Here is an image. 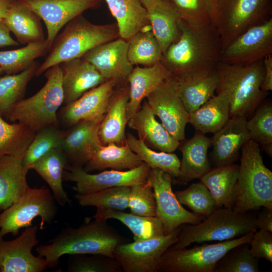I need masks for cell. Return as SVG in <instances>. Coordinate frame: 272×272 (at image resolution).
I'll return each mask as SVG.
<instances>
[{
  "mask_svg": "<svg viewBox=\"0 0 272 272\" xmlns=\"http://www.w3.org/2000/svg\"><path fill=\"white\" fill-rule=\"evenodd\" d=\"M180 34L163 54L161 61L175 77L216 69L222 52L215 27L191 26L181 19Z\"/></svg>",
  "mask_w": 272,
  "mask_h": 272,
  "instance_id": "1",
  "label": "cell"
},
{
  "mask_svg": "<svg viewBox=\"0 0 272 272\" xmlns=\"http://www.w3.org/2000/svg\"><path fill=\"white\" fill-rule=\"evenodd\" d=\"M124 243V238L106 221L94 219L90 222L86 218L78 228L62 229L48 244L37 246L36 251L44 258L48 267H53L66 254H99L113 257L115 247Z\"/></svg>",
  "mask_w": 272,
  "mask_h": 272,
  "instance_id": "2",
  "label": "cell"
},
{
  "mask_svg": "<svg viewBox=\"0 0 272 272\" xmlns=\"http://www.w3.org/2000/svg\"><path fill=\"white\" fill-rule=\"evenodd\" d=\"M217 70L219 81L216 92L223 93L227 97L230 117L247 118L268 93L261 89L264 74L263 60L246 64L220 61Z\"/></svg>",
  "mask_w": 272,
  "mask_h": 272,
  "instance_id": "3",
  "label": "cell"
},
{
  "mask_svg": "<svg viewBox=\"0 0 272 272\" xmlns=\"http://www.w3.org/2000/svg\"><path fill=\"white\" fill-rule=\"evenodd\" d=\"M119 37L116 24H94L80 15L66 24L57 35L49 54L38 66L35 76H39L56 64L81 58L97 46Z\"/></svg>",
  "mask_w": 272,
  "mask_h": 272,
  "instance_id": "4",
  "label": "cell"
},
{
  "mask_svg": "<svg viewBox=\"0 0 272 272\" xmlns=\"http://www.w3.org/2000/svg\"><path fill=\"white\" fill-rule=\"evenodd\" d=\"M241 152L232 209L240 213L261 207L272 209V172L263 163L260 147L250 140L244 145Z\"/></svg>",
  "mask_w": 272,
  "mask_h": 272,
  "instance_id": "5",
  "label": "cell"
},
{
  "mask_svg": "<svg viewBox=\"0 0 272 272\" xmlns=\"http://www.w3.org/2000/svg\"><path fill=\"white\" fill-rule=\"evenodd\" d=\"M257 230L256 215L250 212L240 213L232 209L216 208L196 224L183 225L172 249L185 248L194 243L237 238Z\"/></svg>",
  "mask_w": 272,
  "mask_h": 272,
  "instance_id": "6",
  "label": "cell"
},
{
  "mask_svg": "<svg viewBox=\"0 0 272 272\" xmlns=\"http://www.w3.org/2000/svg\"><path fill=\"white\" fill-rule=\"evenodd\" d=\"M47 81L32 96L22 99L11 108L6 117L35 132L48 126H59L57 111L63 103L64 94L59 64L45 71Z\"/></svg>",
  "mask_w": 272,
  "mask_h": 272,
  "instance_id": "7",
  "label": "cell"
},
{
  "mask_svg": "<svg viewBox=\"0 0 272 272\" xmlns=\"http://www.w3.org/2000/svg\"><path fill=\"white\" fill-rule=\"evenodd\" d=\"M271 13L272 0H216L213 25L222 51L248 29L272 18Z\"/></svg>",
  "mask_w": 272,
  "mask_h": 272,
  "instance_id": "8",
  "label": "cell"
},
{
  "mask_svg": "<svg viewBox=\"0 0 272 272\" xmlns=\"http://www.w3.org/2000/svg\"><path fill=\"white\" fill-rule=\"evenodd\" d=\"M56 201L50 189L42 186L29 187L13 204L0 214V237L11 234L17 236L20 230L32 226L33 220L41 219L40 229L50 224L58 211Z\"/></svg>",
  "mask_w": 272,
  "mask_h": 272,
  "instance_id": "9",
  "label": "cell"
},
{
  "mask_svg": "<svg viewBox=\"0 0 272 272\" xmlns=\"http://www.w3.org/2000/svg\"><path fill=\"white\" fill-rule=\"evenodd\" d=\"M255 232L237 238L190 248L169 247L161 257L158 271L214 272L217 263L227 252L239 244L249 243Z\"/></svg>",
  "mask_w": 272,
  "mask_h": 272,
  "instance_id": "10",
  "label": "cell"
},
{
  "mask_svg": "<svg viewBox=\"0 0 272 272\" xmlns=\"http://www.w3.org/2000/svg\"><path fill=\"white\" fill-rule=\"evenodd\" d=\"M182 226L167 235L119 245L113 257L124 272H158L162 255L176 242Z\"/></svg>",
  "mask_w": 272,
  "mask_h": 272,
  "instance_id": "11",
  "label": "cell"
},
{
  "mask_svg": "<svg viewBox=\"0 0 272 272\" xmlns=\"http://www.w3.org/2000/svg\"><path fill=\"white\" fill-rule=\"evenodd\" d=\"M172 179L169 174L159 169H151L147 177L155 194L156 217L161 221L165 235L181 225L197 224L205 218L183 207L172 191Z\"/></svg>",
  "mask_w": 272,
  "mask_h": 272,
  "instance_id": "12",
  "label": "cell"
},
{
  "mask_svg": "<svg viewBox=\"0 0 272 272\" xmlns=\"http://www.w3.org/2000/svg\"><path fill=\"white\" fill-rule=\"evenodd\" d=\"M146 98L167 130L179 141L184 140L189 113L179 96L176 78L172 75L165 80Z\"/></svg>",
  "mask_w": 272,
  "mask_h": 272,
  "instance_id": "13",
  "label": "cell"
},
{
  "mask_svg": "<svg viewBox=\"0 0 272 272\" xmlns=\"http://www.w3.org/2000/svg\"><path fill=\"white\" fill-rule=\"evenodd\" d=\"M151 168L143 162L139 166L124 171L110 170L90 174L83 167L67 165L63 174V180L76 183L74 190L79 194H87L99 190L123 186H132L143 182Z\"/></svg>",
  "mask_w": 272,
  "mask_h": 272,
  "instance_id": "14",
  "label": "cell"
},
{
  "mask_svg": "<svg viewBox=\"0 0 272 272\" xmlns=\"http://www.w3.org/2000/svg\"><path fill=\"white\" fill-rule=\"evenodd\" d=\"M37 230V225L31 226L14 240L0 237V272H41L48 267L44 258L32 253L39 243Z\"/></svg>",
  "mask_w": 272,
  "mask_h": 272,
  "instance_id": "15",
  "label": "cell"
},
{
  "mask_svg": "<svg viewBox=\"0 0 272 272\" xmlns=\"http://www.w3.org/2000/svg\"><path fill=\"white\" fill-rule=\"evenodd\" d=\"M272 54V18L254 26L233 40L221 52L220 61L246 64Z\"/></svg>",
  "mask_w": 272,
  "mask_h": 272,
  "instance_id": "16",
  "label": "cell"
},
{
  "mask_svg": "<svg viewBox=\"0 0 272 272\" xmlns=\"http://www.w3.org/2000/svg\"><path fill=\"white\" fill-rule=\"evenodd\" d=\"M42 19L47 29L45 39L50 50L62 28L85 11L95 8L100 0H20Z\"/></svg>",
  "mask_w": 272,
  "mask_h": 272,
  "instance_id": "17",
  "label": "cell"
},
{
  "mask_svg": "<svg viewBox=\"0 0 272 272\" xmlns=\"http://www.w3.org/2000/svg\"><path fill=\"white\" fill-rule=\"evenodd\" d=\"M117 86H120L114 81H107L65 105L58 115L59 123L70 127L81 120L102 121Z\"/></svg>",
  "mask_w": 272,
  "mask_h": 272,
  "instance_id": "18",
  "label": "cell"
},
{
  "mask_svg": "<svg viewBox=\"0 0 272 272\" xmlns=\"http://www.w3.org/2000/svg\"><path fill=\"white\" fill-rule=\"evenodd\" d=\"M128 41L119 37L92 48L82 57L93 64L106 81L127 83L133 65L127 57Z\"/></svg>",
  "mask_w": 272,
  "mask_h": 272,
  "instance_id": "19",
  "label": "cell"
},
{
  "mask_svg": "<svg viewBox=\"0 0 272 272\" xmlns=\"http://www.w3.org/2000/svg\"><path fill=\"white\" fill-rule=\"evenodd\" d=\"M101 121L81 120L64 130L60 148L70 166L83 168L102 144L98 134Z\"/></svg>",
  "mask_w": 272,
  "mask_h": 272,
  "instance_id": "20",
  "label": "cell"
},
{
  "mask_svg": "<svg viewBox=\"0 0 272 272\" xmlns=\"http://www.w3.org/2000/svg\"><path fill=\"white\" fill-rule=\"evenodd\" d=\"M247 118L231 117L227 123L211 138L212 160L215 167L234 164L244 145L250 140Z\"/></svg>",
  "mask_w": 272,
  "mask_h": 272,
  "instance_id": "21",
  "label": "cell"
},
{
  "mask_svg": "<svg viewBox=\"0 0 272 272\" xmlns=\"http://www.w3.org/2000/svg\"><path fill=\"white\" fill-rule=\"evenodd\" d=\"M64 94V105L107 81L96 68L82 57L59 64Z\"/></svg>",
  "mask_w": 272,
  "mask_h": 272,
  "instance_id": "22",
  "label": "cell"
},
{
  "mask_svg": "<svg viewBox=\"0 0 272 272\" xmlns=\"http://www.w3.org/2000/svg\"><path fill=\"white\" fill-rule=\"evenodd\" d=\"M155 116L145 100L127 124L138 132L139 139L150 148L166 153L174 152L180 142L174 138Z\"/></svg>",
  "mask_w": 272,
  "mask_h": 272,
  "instance_id": "23",
  "label": "cell"
},
{
  "mask_svg": "<svg viewBox=\"0 0 272 272\" xmlns=\"http://www.w3.org/2000/svg\"><path fill=\"white\" fill-rule=\"evenodd\" d=\"M180 142L178 148L182 153L178 176L176 182L185 184L199 179L211 169L208 152L212 146L211 138L196 130L193 137Z\"/></svg>",
  "mask_w": 272,
  "mask_h": 272,
  "instance_id": "24",
  "label": "cell"
},
{
  "mask_svg": "<svg viewBox=\"0 0 272 272\" xmlns=\"http://www.w3.org/2000/svg\"><path fill=\"white\" fill-rule=\"evenodd\" d=\"M172 75L161 61L150 66L133 68L127 79L129 100L127 120L140 109L143 100Z\"/></svg>",
  "mask_w": 272,
  "mask_h": 272,
  "instance_id": "25",
  "label": "cell"
},
{
  "mask_svg": "<svg viewBox=\"0 0 272 272\" xmlns=\"http://www.w3.org/2000/svg\"><path fill=\"white\" fill-rule=\"evenodd\" d=\"M175 77L179 96L189 114L214 95L219 81L217 67Z\"/></svg>",
  "mask_w": 272,
  "mask_h": 272,
  "instance_id": "26",
  "label": "cell"
},
{
  "mask_svg": "<svg viewBox=\"0 0 272 272\" xmlns=\"http://www.w3.org/2000/svg\"><path fill=\"white\" fill-rule=\"evenodd\" d=\"M129 100V86H119L111 99L107 112L98 129V137L103 145L114 143L121 146L126 143L125 126Z\"/></svg>",
  "mask_w": 272,
  "mask_h": 272,
  "instance_id": "27",
  "label": "cell"
},
{
  "mask_svg": "<svg viewBox=\"0 0 272 272\" xmlns=\"http://www.w3.org/2000/svg\"><path fill=\"white\" fill-rule=\"evenodd\" d=\"M28 171L22 157L6 155L0 158V212L16 202L29 187Z\"/></svg>",
  "mask_w": 272,
  "mask_h": 272,
  "instance_id": "28",
  "label": "cell"
},
{
  "mask_svg": "<svg viewBox=\"0 0 272 272\" xmlns=\"http://www.w3.org/2000/svg\"><path fill=\"white\" fill-rule=\"evenodd\" d=\"M143 163L126 141L125 144L121 146L114 143L99 145L83 169L87 172L106 168L124 171L137 167Z\"/></svg>",
  "mask_w": 272,
  "mask_h": 272,
  "instance_id": "29",
  "label": "cell"
},
{
  "mask_svg": "<svg viewBox=\"0 0 272 272\" xmlns=\"http://www.w3.org/2000/svg\"><path fill=\"white\" fill-rule=\"evenodd\" d=\"M19 43H29L44 40L41 18L20 0H16L3 20Z\"/></svg>",
  "mask_w": 272,
  "mask_h": 272,
  "instance_id": "30",
  "label": "cell"
},
{
  "mask_svg": "<svg viewBox=\"0 0 272 272\" xmlns=\"http://www.w3.org/2000/svg\"><path fill=\"white\" fill-rule=\"evenodd\" d=\"M68 165L60 148L54 149L36 160L30 167L47 183L59 205H71V200L63 189V174Z\"/></svg>",
  "mask_w": 272,
  "mask_h": 272,
  "instance_id": "31",
  "label": "cell"
},
{
  "mask_svg": "<svg viewBox=\"0 0 272 272\" xmlns=\"http://www.w3.org/2000/svg\"><path fill=\"white\" fill-rule=\"evenodd\" d=\"M239 165L215 167L199 179L209 190L217 208L232 209L235 199Z\"/></svg>",
  "mask_w": 272,
  "mask_h": 272,
  "instance_id": "32",
  "label": "cell"
},
{
  "mask_svg": "<svg viewBox=\"0 0 272 272\" xmlns=\"http://www.w3.org/2000/svg\"><path fill=\"white\" fill-rule=\"evenodd\" d=\"M147 14L152 32L163 54L179 37L180 17L168 0H160L147 10Z\"/></svg>",
  "mask_w": 272,
  "mask_h": 272,
  "instance_id": "33",
  "label": "cell"
},
{
  "mask_svg": "<svg viewBox=\"0 0 272 272\" xmlns=\"http://www.w3.org/2000/svg\"><path fill=\"white\" fill-rule=\"evenodd\" d=\"M116 21L119 37L128 41L150 25L146 8L139 0H105Z\"/></svg>",
  "mask_w": 272,
  "mask_h": 272,
  "instance_id": "34",
  "label": "cell"
},
{
  "mask_svg": "<svg viewBox=\"0 0 272 272\" xmlns=\"http://www.w3.org/2000/svg\"><path fill=\"white\" fill-rule=\"evenodd\" d=\"M230 118L229 103L223 93H218L189 114L188 123L205 134L220 130Z\"/></svg>",
  "mask_w": 272,
  "mask_h": 272,
  "instance_id": "35",
  "label": "cell"
},
{
  "mask_svg": "<svg viewBox=\"0 0 272 272\" xmlns=\"http://www.w3.org/2000/svg\"><path fill=\"white\" fill-rule=\"evenodd\" d=\"M91 219L106 221L117 220L132 232L135 241L147 240L165 235L161 221L156 217H145L111 209H97Z\"/></svg>",
  "mask_w": 272,
  "mask_h": 272,
  "instance_id": "36",
  "label": "cell"
},
{
  "mask_svg": "<svg viewBox=\"0 0 272 272\" xmlns=\"http://www.w3.org/2000/svg\"><path fill=\"white\" fill-rule=\"evenodd\" d=\"M35 61L27 69L16 74L0 76V114L6 116L13 106L23 99L27 85L38 66Z\"/></svg>",
  "mask_w": 272,
  "mask_h": 272,
  "instance_id": "37",
  "label": "cell"
},
{
  "mask_svg": "<svg viewBox=\"0 0 272 272\" xmlns=\"http://www.w3.org/2000/svg\"><path fill=\"white\" fill-rule=\"evenodd\" d=\"M127 57L132 65L150 66L162 60L163 53L152 30H141L128 41Z\"/></svg>",
  "mask_w": 272,
  "mask_h": 272,
  "instance_id": "38",
  "label": "cell"
},
{
  "mask_svg": "<svg viewBox=\"0 0 272 272\" xmlns=\"http://www.w3.org/2000/svg\"><path fill=\"white\" fill-rule=\"evenodd\" d=\"M35 133L20 123L7 122L0 114V158L6 155L23 157Z\"/></svg>",
  "mask_w": 272,
  "mask_h": 272,
  "instance_id": "39",
  "label": "cell"
},
{
  "mask_svg": "<svg viewBox=\"0 0 272 272\" xmlns=\"http://www.w3.org/2000/svg\"><path fill=\"white\" fill-rule=\"evenodd\" d=\"M126 141L130 149L151 169H160L169 174L173 178L178 176L180 160L175 154L156 152L130 133H127Z\"/></svg>",
  "mask_w": 272,
  "mask_h": 272,
  "instance_id": "40",
  "label": "cell"
},
{
  "mask_svg": "<svg viewBox=\"0 0 272 272\" xmlns=\"http://www.w3.org/2000/svg\"><path fill=\"white\" fill-rule=\"evenodd\" d=\"M48 51L45 40L28 44L17 49L0 51V66L6 74H18L30 67L36 58L44 56Z\"/></svg>",
  "mask_w": 272,
  "mask_h": 272,
  "instance_id": "41",
  "label": "cell"
},
{
  "mask_svg": "<svg viewBox=\"0 0 272 272\" xmlns=\"http://www.w3.org/2000/svg\"><path fill=\"white\" fill-rule=\"evenodd\" d=\"M246 126L250 140L256 143L269 157L272 156V104L265 99L247 119Z\"/></svg>",
  "mask_w": 272,
  "mask_h": 272,
  "instance_id": "42",
  "label": "cell"
},
{
  "mask_svg": "<svg viewBox=\"0 0 272 272\" xmlns=\"http://www.w3.org/2000/svg\"><path fill=\"white\" fill-rule=\"evenodd\" d=\"M130 186L113 187L87 194H76L80 205L123 211L128 208Z\"/></svg>",
  "mask_w": 272,
  "mask_h": 272,
  "instance_id": "43",
  "label": "cell"
},
{
  "mask_svg": "<svg viewBox=\"0 0 272 272\" xmlns=\"http://www.w3.org/2000/svg\"><path fill=\"white\" fill-rule=\"evenodd\" d=\"M182 20L198 27L213 25L216 0H168Z\"/></svg>",
  "mask_w": 272,
  "mask_h": 272,
  "instance_id": "44",
  "label": "cell"
},
{
  "mask_svg": "<svg viewBox=\"0 0 272 272\" xmlns=\"http://www.w3.org/2000/svg\"><path fill=\"white\" fill-rule=\"evenodd\" d=\"M63 132L64 130L55 126H46L35 132L23 157V162L28 170L36 160L49 151L60 148Z\"/></svg>",
  "mask_w": 272,
  "mask_h": 272,
  "instance_id": "45",
  "label": "cell"
},
{
  "mask_svg": "<svg viewBox=\"0 0 272 272\" xmlns=\"http://www.w3.org/2000/svg\"><path fill=\"white\" fill-rule=\"evenodd\" d=\"M258 258L250 252L249 243L232 248L218 262L214 272H258Z\"/></svg>",
  "mask_w": 272,
  "mask_h": 272,
  "instance_id": "46",
  "label": "cell"
},
{
  "mask_svg": "<svg viewBox=\"0 0 272 272\" xmlns=\"http://www.w3.org/2000/svg\"><path fill=\"white\" fill-rule=\"evenodd\" d=\"M175 195L181 204L193 213L205 217L210 215L217 208L215 200L208 188L200 181L194 183Z\"/></svg>",
  "mask_w": 272,
  "mask_h": 272,
  "instance_id": "47",
  "label": "cell"
},
{
  "mask_svg": "<svg viewBox=\"0 0 272 272\" xmlns=\"http://www.w3.org/2000/svg\"><path fill=\"white\" fill-rule=\"evenodd\" d=\"M67 271L69 272H121L117 261L113 257L99 255H70Z\"/></svg>",
  "mask_w": 272,
  "mask_h": 272,
  "instance_id": "48",
  "label": "cell"
},
{
  "mask_svg": "<svg viewBox=\"0 0 272 272\" xmlns=\"http://www.w3.org/2000/svg\"><path fill=\"white\" fill-rule=\"evenodd\" d=\"M128 208L133 214L156 216V203L154 192L149 181H146L130 186Z\"/></svg>",
  "mask_w": 272,
  "mask_h": 272,
  "instance_id": "49",
  "label": "cell"
},
{
  "mask_svg": "<svg viewBox=\"0 0 272 272\" xmlns=\"http://www.w3.org/2000/svg\"><path fill=\"white\" fill-rule=\"evenodd\" d=\"M252 254L272 262V232L259 229L253 234L249 242Z\"/></svg>",
  "mask_w": 272,
  "mask_h": 272,
  "instance_id": "50",
  "label": "cell"
},
{
  "mask_svg": "<svg viewBox=\"0 0 272 272\" xmlns=\"http://www.w3.org/2000/svg\"><path fill=\"white\" fill-rule=\"evenodd\" d=\"M264 69L263 80L261 85L262 90L266 92L272 90V54L263 59Z\"/></svg>",
  "mask_w": 272,
  "mask_h": 272,
  "instance_id": "51",
  "label": "cell"
},
{
  "mask_svg": "<svg viewBox=\"0 0 272 272\" xmlns=\"http://www.w3.org/2000/svg\"><path fill=\"white\" fill-rule=\"evenodd\" d=\"M256 224L257 229H264L272 232V209L263 208L256 216Z\"/></svg>",
  "mask_w": 272,
  "mask_h": 272,
  "instance_id": "52",
  "label": "cell"
},
{
  "mask_svg": "<svg viewBox=\"0 0 272 272\" xmlns=\"http://www.w3.org/2000/svg\"><path fill=\"white\" fill-rule=\"evenodd\" d=\"M19 43L10 35V31L2 21H0V47L18 46Z\"/></svg>",
  "mask_w": 272,
  "mask_h": 272,
  "instance_id": "53",
  "label": "cell"
},
{
  "mask_svg": "<svg viewBox=\"0 0 272 272\" xmlns=\"http://www.w3.org/2000/svg\"><path fill=\"white\" fill-rule=\"evenodd\" d=\"M16 0H0V21L6 17L7 12Z\"/></svg>",
  "mask_w": 272,
  "mask_h": 272,
  "instance_id": "54",
  "label": "cell"
},
{
  "mask_svg": "<svg viewBox=\"0 0 272 272\" xmlns=\"http://www.w3.org/2000/svg\"><path fill=\"white\" fill-rule=\"evenodd\" d=\"M147 10L151 8L154 4L160 0H139Z\"/></svg>",
  "mask_w": 272,
  "mask_h": 272,
  "instance_id": "55",
  "label": "cell"
},
{
  "mask_svg": "<svg viewBox=\"0 0 272 272\" xmlns=\"http://www.w3.org/2000/svg\"><path fill=\"white\" fill-rule=\"evenodd\" d=\"M4 73L2 68L0 66V75Z\"/></svg>",
  "mask_w": 272,
  "mask_h": 272,
  "instance_id": "56",
  "label": "cell"
}]
</instances>
